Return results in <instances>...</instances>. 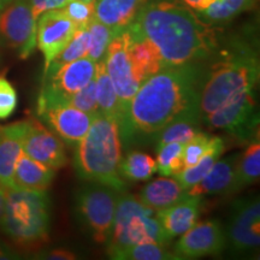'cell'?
Instances as JSON below:
<instances>
[{"label": "cell", "instance_id": "cell-1", "mask_svg": "<svg viewBox=\"0 0 260 260\" xmlns=\"http://www.w3.org/2000/svg\"><path fill=\"white\" fill-rule=\"evenodd\" d=\"M201 64L165 67L142 81L121 122L124 141L155 136L169 123L191 110H199Z\"/></svg>", "mask_w": 260, "mask_h": 260}, {"label": "cell", "instance_id": "cell-2", "mask_svg": "<svg viewBox=\"0 0 260 260\" xmlns=\"http://www.w3.org/2000/svg\"><path fill=\"white\" fill-rule=\"evenodd\" d=\"M128 29L157 48L165 67L201 63L218 48L213 25L174 0H147Z\"/></svg>", "mask_w": 260, "mask_h": 260}, {"label": "cell", "instance_id": "cell-3", "mask_svg": "<svg viewBox=\"0 0 260 260\" xmlns=\"http://www.w3.org/2000/svg\"><path fill=\"white\" fill-rule=\"evenodd\" d=\"M259 75L260 64L255 48L245 41L232 42L206 70L201 69V121L237 94L255 89Z\"/></svg>", "mask_w": 260, "mask_h": 260}, {"label": "cell", "instance_id": "cell-4", "mask_svg": "<svg viewBox=\"0 0 260 260\" xmlns=\"http://www.w3.org/2000/svg\"><path fill=\"white\" fill-rule=\"evenodd\" d=\"M122 138L116 118L98 113L84 138L75 146V170L80 178L117 191L125 189L119 165Z\"/></svg>", "mask_w": 260, "mask_h": 260}, {"label": "cell", "instance_id": "cell-5", "mask_svg": "<svg viewBox=\"0 0 260 260\" xmlns=\"http://www.w3.org/2000/svg\"><path fill=\"white\" fill-rule=\"evenodd\" d=\"M0 226L18 245L46 241L51 226V200L46 190L6 189Z\"/></svg>", "mask_w": 260, "mask_h": 260}, {"label": "cell", "instance_id": "cell-6", "mask_svg": "<svg viewBox=\"0 0 260 260\" xmlns=\"http://www.w3.org/2000/svg\"><path fill=\"white\" fill-rule=\"evenodd\" d=\"M168 241L157 212L145 206L134 195H118L107 251L145 242L165 245Z\"/></svg>", "mask_w": 260, "mask_h": 260}, {"label": "cell", "instance_id": "cell-7", "mask_svg": "<svg viewBox=\"0 0 260 260\" xmlns=\"http://www.w3.org/2000/svg\"><path fill=\"white\" fill-rule=\"evenodd\" d=\"M118 191L93 183L79 190L75 199V212L81 225L98 243L109 242L115 219Z\"/></svg>", "mask_w": 260, "mask_h": 260}, {"label": "cell", "instance_id": "cell-8", "mask_svg": "<svg viewBox=\"0 0 260 260\" xmlns=\"http://www.w3.org/2000/svg\"><path fill=\"white\" fill-rule=\"evenodd\" d=\"M0 40L27 59L37 47V21L29 0H10L0 10Z\"/></svg>", "mask_w": 260, "mask_h": 260}, {"label": "cell", "instance_id": "cell-9", "mask_svg": "<svg viewBox=\"0 0 260 260\" xmlns=\"http://www.w3.org/2000/svg\"><path fill=\"white\" fill-rule=\"evenodd\" d=\"M203 121L211 128L225 130L234 138L248 141L259 123L254 89L237 94L218 110L204 117Z\"/></svg>", "mask_w": 260, "mask_h": 260}, {"label": "cell", "instance_id": "cell-10", "mask_svg": "<svg viewBox=\"0 0 260 260\" xmlns=\"http://www.w3.org/2000/svg\"><path fill=\"white\" fill-rule=\"evenodd\" d=\"M37 113L40 121L57 134L68 146H76L92 124L93 116L70 104L47 98H38Z\"/></svg>", "mask_w": 260, "mask_h": 260}, {"label": "cell", "instance_id": "cell-11", "mask_svg": "<svg viewBox=\"0 0 260 260\" xmlns=\"http://www.w3.org/2000/svg\"><path fill=\"white\" fill-rule=\"evenodd\" d=\"M130 39L132 37H130L128 28L118 32L109 44L105 57H104L107 75L111 79L119 102H121L123 113L140 86V82L136 80L134 71H133L132 61H130Z\"/></svg>", "mask_w": 260, "mask_h": 260}, {"label": "cell", "instance_id": "cell-12", "mask_svg": "<svg viewBox=\"0 0 260 260\" xmlns=\"http://www.w3.org/2000/svg\"><path fill=\"white\" fill-rule=\"evenodd\" d=\"M260 204L258 197L234 203L228 225V241L235 252L254 251L260 245Z\"/></svg>", "mask_w": 260, "mask_h": 260}, {"label": "cell", "instance_id": "cell-13", "mask_svg": "<svg viewBox=\"0 0 260 260\" xmlns=\"http://www.w3.org/2000/svg\"><path fill=\"white\" fill-rule=\"evenodd\" d=\"M96 63L82 57L44 75L40 94L68 103L70 95L83 88L95 76Z\"/></svg>", "mask_w": 260, "mask_h": 260}, {"label": "cell", "instance_id": "cell-14", "mask_svg": "<svg viewBox=\"0 0 260 260\" xmlns=\"http://www.w3.org/2000/svg\"><path fill=\"white\" fill-rule=\"evenodd\" d=\"M23 152L46 167L58 170L68 164L64 142L39 119H28L22 144Z\"/></svg>", "mask_w": 260, "mask_h": 260}, {"label": "cell", "instance_id": "cell-15", "mask_svg": "<svg viewBox=\"0 0 260 260\" xmlns=\"http://www.w3.org/2000/svg\"><path fill=\"white\" fill-rule=\"evenodd\" d=\"M76 27L61 9L42 14L37 21V47L44 56V73L73 39Z\"/></svg>", "mask_w": 260, "mask_h": 260}, {"label": "cell", "instance_id": "cell-16", "mask_svg": "<svg viewBox=\"0 0 260 260\" xmlns=\"http://www.w3.org/2000/svg\"><path fill=\"white\" fill-rule=\"evenodd\" d=\"M226 235L222 225L216 220L195 223L182 234L174 248L178 259H195L205 255L219 254L225 247Z\"/></svg>", "mask_w": 260, "mask_h": 260}, {"label": "cell", "instance_id": "cell-17", "mask_svg": "<svg viewBox=\"0 0 260 260\" xmlns=\"http://www.w3.org/2000/svg\"><path fill=\"white\" fill-rule=\"evenodd\" d=\"M27 129V121L0 126V186L12 188L16 164L23 152L22 144Z\"/></svg>", "mask_w": 260, "mask_h": 260}, {"label": "cell", "instance_id": "cell-18", "mask_svg": "<svg viewBox=\"0 0 260 260\" xmlns=\"http://www.w3.org/2000/svg\"><path fill=\"white\" fill-rule=\"evenodd\" d=\"M201 205L203 198L188 194L187 198L178 201L177 204L158 211L157 217L169 240L181 236L198 222Z\"/></svg>", "mask_w": 260, "mask_h": 260}, {"label": "cell", "instance_id": "cell-19", "mask_svg": "<svg viewBox=\"0 0 260 260\" xmlns=\"http://www.w3.org/2000/svg\"><path fill=\"white\" fill-rule=\"evenodd\" d=\"M237 157V154H233L219 160L217 159L203 180L194 184L188 190V194L204 198L233 193Z\"/></svg>", "mask_w": 260, "mask_h": 260}, {"label": "cell", "instance_id": "cell-20", "mask_svg": "<svg viewBox=\"0 0 260 260\" xmlns=\"http://www.w3.org/2000/svg\"><path fill=\"white\" fill-rule=\"evenodd\" d=\"M147 0H95L94 17L117 34L133 23Z\"/></svg>", "mask_w": 260, "mask_h": 260}, {"label": "cell", "instance_id": "cell-21", "mask_svg": "<svg viewBox=\"0 0 260 260\" xmlns=\"http://www.w3.org/2000/svg\"><path fill=\"white\" fill-rule=\"evenodd\" d=\"M188 197V191L176 178L162 176L149 182L140 191L138 199L154 212L165 210Z\"/></svg>", "mask_w": 260, "mask_h": 260}, {"label": "cell", "instance_id": "cell-22", "mask_svg": "<svg viewBox=\"0 0 260 260\" xmlns=\"http://www.w3.org/2000/svg\"><path fill=\"white\" fill-rule=\"evenodd\" d=\"M54 171L56 170L34 160L22 152L15 168L12 188L23 190H46L53 181Z\"/></svg>", "mask_w": 260, "mask_h": 260}, {"label": "cell", "instance_id": "cell-23", "mask_svg": "<svg viewBox=\"0 0 260 260\" xmlns=\"http://www.w3.org/2000/svg\"><path fill=\"white\" fill-rule=\"evenodd\" d=\"M130 37H132L129 44L130 61H132L136 80L141 84L142 81H145L151 75L158 73L159 70L165 68V65L162 63L157 48L151 42L138 35H133L132 32H130Z\"/></svg>", "mask_w": 260, "mask_h": 260}, {"label": "cell", "instance_id": "cell-24", "mask_svg": "<svg viewBox=\"0 0 260 260\" xmlns=\"http://www.w3.org/2000/svg\"><path fill=\"white\" fill-rule=\"evenodd\" d=\"M94 80H95L96 102L98 107H99V113L116 118L119 123L123 113L122 105L116 93L115 87L112 84V81L107 75L104 59L96 63Z\"/></svg>", "mask_w": 260, "mask_h": 260}, {"label": "cell", "instance_id": "cell-25", "mask_svg": "<svg viewBox=\"0 0 260 260\" xmlns=\"http://www.w3.org/2000/svg\"><path fill=\"white\" fill-rule=\"evenodd\" d=\"M201 116L199 110H191L178 117L164 126L160 132L155 135L157 138V147L169 144V142H182L186 144L187 141L193 138L199 130V123Z\"/></svg>", "mask_w": 260, "mask_h": 260}, {"label": "cell", "instance_id": "cell-26", "mask_svg": "<svg viewBox=\"0 0 260 260\" xmlns=\"http://www.w3.org/2000/svg\"><path fill=\"white\" fill-rule=\"evenodd\" d=\"M224 149H225L224 140L222 138H219V136H213L211 147L209 148V151L201 157L200 160L198 161L197 164L191 165V167L183 168L177 175H175V176L172 177L176 178V180L181 183V186L188 191L194 184H197L198 182L203 180L205 175L210 171L212 165L216 162L217 159L220 157V154L223 153Z\"/></svg>", "mask_w": 260, "mask_h": 260}, {"label": "cell", "instance_id": "cell-27", "mask_svg": "<svg viewBox=\"0 0 260 260\" xmlns=\"http://www.w3.org/2000/svg\"><path fill=\"white\" fill-rule=\"evenodd\" d=\"M260 176V144L259 140L251 142L241 155L237 157L233 193L255 183Z\"/></svg>", "mask_w": 260, "mask_h": 260}, {"label": "cell", "instance_id": "cell-28", "mask_svg": "<svg viewBox=\"0 0 260 260\" xmlns=\"http://www.w3.org/2000/svg\"><path fill=\"white\" fill-rule=\"evenodd\" d=\"M256 0H216L210 6L197 14L203 21L211 25L224 24L247 11L255 4Z\"/></svg>", "mask_w": 260, "mask_h": 260}, {"label": "cell", "instance_id": "cell-29", "mask_svg": "<svg viewBox=\"0 0 260 260\" xmlns=\"http://www.w3.org/2000/svg\"><path fill=\"white\" fill-rule=\"evenodd\" d=\"M111 259L116 260H172L178 259L175 253L169 252L162 243L145 242L107 251Z\"/></svg>", "mask_w": 260, "mask_h": 260}, {"label": "cell", "instance_id": "cell-30", "mask_svg": "<svg viewBox=\"0 0 260 260\" xmlns=\"http://www.w3.org/2000/svg\"><path fill=\"white\" fill-rule=\"evenodd\" d=\"M119 171L123 178L132 182L147 181L157 172V164L149 154L133 151L121 160Z\"/></svg>", "mask_w": 260, "mask_h": 260}, {"label": "cell", "instance_id": "cell-31", "mask_svg": "<svg viewBox=\"0 0 260 260\" xmlns=\"http://www.w3.org/2000/svg\"><path fill=\"white\" fill-rule=\"evenodd\" d=\"M88 30V51L87 57L93 61H100L105 57L107 46L117 32L94 17L87 27Z\"/></svg>", "mask_w": 260, "mask_h": 260}, {"label": "cell", "instance_id": "cell-32", "mask_svg": "<svg viewBox=\"0 0 260 260\" xmlns=\"http://www.w3.org/2000/svg\"><path fill=\"white\" fill-rule=\"evenodd\" d=\"M184 144L169 142L157 147V171L161 176H175L184 168L182 161V152Z\"/></svg>", "mask_w": 260, "mask_h": 260}, {"label": "cell", "instance_id": "cell-33", "mask_svg": "<svg viewBox=\"0 0 260 260\" xmlns=\"http://www.w3.org/2000/svg\"><path fill=\"white\" fill-rule=\"evenodd\" d=\"M87 51H88V30L87 28H77L69 44L54 58L44 75L48 71L57 69L61 65L80 59L82 57H87Z\"/></svg>", "mask_w": 260, "mask_h": 260}, {"label": "cell", "instance_id": "cell-34", "mask_svg": "<svg viewBox=\"0 0 260 260\" xmlns=\"http://www.w3.org/2000/svg\"><path fill=\"white\" fill-rule=\"evenodd\" d=\"M212 140L213 136L206 134V133L198 132L189 141H187L183 146V152H182V161H183L184 168L197 164L201 157L209 151Z\"/></svg>", "mask_w": 260, "mask_h": 260}, {"label": "cell", "instance_id": "cell-35", "mask_svg": "<svg viewBox=\"0 0 260 260\" xmlns=\"http://www.w3.org/2000/svg\"><path fill=\"white\" fill-rule=\"evenodd\" d=\"M64 14L77 28H87L94 18V2L86 0H70L61 9Z\"/></svg>", "mask_w": 260, "mask_h": 260}, {"label": "cell", "instance_id": "cell-36", "mask_svg": "<svg viewBox=\"0 0 260 260\" xmlns=\"http://www.w3.org/2000/svg\"><path fill=\"white\" fill-rule=\"evenodd\" d=\"M95 77V76H94ZM68 104L73 105L81 111L88 113L90 116H95L99 113V107L96 102V92H95V80H92L83 88L77 90L73 95L69 96Z\"/></svg>", "mask_w": 260, "mask_h": 260}, {"label": "cell", "instance_id": "cell-37", "mask_svg": "<svg viewBox=\"0 0 260 260\" xmlns=\"http://www.w3.org/2000/svg\"><path fill=\"white\" fill-rule=\"evenodd\" d=\"M17 92L5 76H0V121L9 118L17 107Z\"/></svg>", "mask_w": 260, "mask_h": 260}, {"label": "cell", "instance_id": "cell-38", "mask_svg": "<svg viewBox=\"0 0 260 260\" xmlns=\"http://www.w3.org/2000/svg\"><path fill=\"white\" fill-rule=\"evenodd\" d=\"M69 2L70 0H29V5H30L32 17L38 21L42 14L52 10L63 9Z\"/></svg>", "mask_w": 260, "mask_h": 260}, {"label": "cell", "instance_id": "cell-39", "mask_svg": "<svg viewBox=\"0 0 260 260\" xmlns=\"http://www.w3.org/2000/svg\"><path fill=\"white\" fill-rule=\"evenodd\" d=\"M40 259H51V260H74L76 259L75 253L68 251V249L63 248H56L51 249V251L41 253L40 256H38Z\"/></svg>", "mask_w": 260, "mask_h": 260}, {"label": "cell", "instance_id": "cell-40", "mask_svg": "<svg viewBox=\"0 0 260 260\" xmlns=\"http://www.w3.org/2000/svg\"><path fill=\"white\" fill-rule=\"evenodd\" d=\"M181 2L189 6L190 9L195 10V11H200V10L210 6L216 0H181Z\"/></svg>", "mask_w": 260, "mask_h": 260}, {"label": "cell", "instance_id": "cell-41", "mask_svg": "<svg viewBox=\"0 0 260 260\" xmlns=\"http://www.w3.org/2000/svg\"><path fill=\"white\" fill-rule=\"evenodd\" d=\"M16 254L11 249L9 248L8 246L5 245H0V259H15L17 256H15Z\"/></svg>", "mask_w": 260, "mask_h": 260}, {"label": "cell", "instance_id": "cell-42", "mask_svg": "<svg viewBox=\"0 0 260 260\" xmlns=\"http://www.w3.org/2000/svg\"><path fill=\"white\" fill-rule=\"evenodd\" d=\"M5 188H3L0 186V218H2L3 214V210H4V205H5Z\"/></svg>", "mask_w": 260, "mask_h": 260}, {"label": "cell", "instance_id": "cell-43", "mask_svg": "<svg viewBox=\"0 0 260 260\" xmlns=\"http://www.w3.org/2000/svg\"><path fill=\"white\" fill-rule=\"evenodd\" d=\"M9 2H10V0H0V10L4 8V6L8 4Z\"/></svg>", "mask_w": 260, "mask_h": 260}, {"label": "cell", "instance_id": "cell-44", "mask_svg": "<svg viewBox=\"0 0 260 260\" xmlns=\"http://www.w3.org/2000/svg\"><path fill=\"white\" fill-rule=\"evenodd\" d=\"M86 2H95V0H86Z\"/></svg>", "mask_w": 260, "mask_h": 260}]
</instances>
